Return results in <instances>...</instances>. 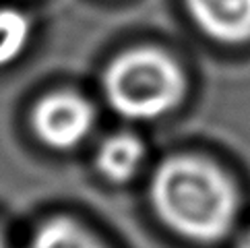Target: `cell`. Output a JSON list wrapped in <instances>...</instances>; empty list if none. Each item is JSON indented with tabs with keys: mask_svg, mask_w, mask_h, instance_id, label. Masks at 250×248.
<instances>
[{
	"mask_svg": "<svg viewBox=\"0 0 250 248\" xmlns=\"http://www.w3.org/2000/svg\"><path fill=\"white\" fill-rule=\"evenodd\" d=\"M145 157L143 143L126 132L112 135L104 141L95 153V167L105 180L122 184L139 172Z\"/></svg>",
	"mask_w": 250,
	"mask_h": 248,
	"instance_id": "5b68a950",
	"label": "cell"
},
{
	"mask_svg": "<svg viewBox=\"0 0 250 248\" xmlns=\"http://www.w3.org/2000/svg\"><path fill=\"white\" fill-rule=\"evenodd\" d=\"M27 248H105L97 238L70 217H52L35 229Z\"/></svg>",
	"mask_w": 250,
	"mask_h": 248,
	"instance_id": "8992f818",
	"label": "cell"
},
{
	"mask_svg": "<svg viewBox=\"0 0 250 248\" xmlns=\"http://www.w3.org/2000/svg\"><path fill=\"white\" fill-rule=\"evenodd\" d=\"M110 108L128 120H155L182 102L186 81L178 62L157 48H132L104 70Z\"/></svg>",
	"mask_w": 250,
	"mask_h": 248,
	"instance_id": "7a4b0ae2",
	"label": "cell"
},
{
	"mask_svg": "<svg viewBox=\"0 0 250 248\" xmlns=\"http://www.w3.org/2000/svg\"><path fill=\"white\" fill-rule=\"evenodd\" d=\"M95 124V110L73 91H54L35 103L31 128L46 147L68 151L81 145Z\"/></svg>",
	"mask_w": 250,
	"mask_h": 248,
	"instance_id": "3957f363",
	"label": "cell"
},
{
	"mask_svg": "<svg viewBox=\"0 0 250 248\" xmlns=\"http://www.w3.org/2000/svg\"><path fill=\"white\" fill-rule=\"evenodd\" d=\"M31 40V21L17 8H0V68L19 58Z\"/></svg>",
	"mask_w": 250,
	"mask_h": 248,
	"instance_id": "52a82bcc",
	"label": "cell"
},
{
	"mask_svg": "<svg viewBox=\"0 0 250 248\" xmlns=\"http://www.w3.org/2000/svg\"><path fill=\"white\" fill-rule=\"evenodd\" d=\"M186 8L207 38L221 43L250 41V0H186Z\"/></svg>",
	"mask_w": 250,
	"mask_h": 248,
	"instance_id": "277c9868",
	"label": "cell"
},
{
	"mask_svg": "<svg viewBox=\"0 0 250 248\" xmlns=\"http://www.w3.org/2000/svg\"><path fill=\"white\" fill-rule=\"evenodd\" d=\"M238 248H250V229H248V232H246L242 238H240Z\"/></svg>",
	"mask_w": 250,
	"mask_h": 248,
	"instance_id": "ba28073f",
	"label": "cell"
},
{
	"mask_svg": "<svg viewBox=\"0 0 250 248\" xmlns=\"http://www.w3.org/2000/svg\"><path fill=\"white\" fill-rule=\"evenodd\" d=\"M149 192L157 217L194 242L221 240L236 221V186L217 164L205 157H167L153 172Z\"/></svg>",
	"mask_w": 250,
	"mask_h": 248,
	"instance_id": "6da1fadb",
	"label": "cell"
},
{
	"mask_svg": "<svg viewBox=\"0 0 250 248\" xmlns=\"http://www.w3.org/2000/svg\"><path fill=\"white\" fill-rule=\"evenodd\" d=\"M0 248H6V242H4V236H2V232H0Z\"/></svg>",
	"mask_w": 250,
	"mask_h": 248,
	"instance_id": "9c48e42d",
	"label": "cell"
}]
</instances>
